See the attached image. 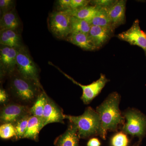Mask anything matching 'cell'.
Returning <instances> with one entry per match:
<instances>
[{"instance_id":"6da1fadb","label":"cell","mask_w":146,"mask_h":146,"mask_svg":"<svg viewBox=\"0 0 146 146\" xmlns=\"http://www.w3.org/2000/svg\"><path fill=\"white\" fill-rule=\"evenodd\" d=\"M119 94L112 93L97 108L101 121L100 134L104 139L108 131L116 130L119 125L123 122L119 108Z\"/></svg>"},{"instance_id":"7a4b0ae2","label":"cell","mask_w":146,"mask_h":146,"mask_svg":"<svg viewBox=\"0 0 146 146\" xmlns=\"http://www.w3.org/2000/svg\"><path fill=\"white\" fill-rule=\"evenodd\" d=\"M65 119L74 125L78 129L79 138H85L99 134L100 119L98 113L91 107L86 108L82 115L79 116L65 115Z\"/></svg>"},{"instance_id":"3957f363","label":"cell","mask_w":146,"mask_h":146,"mask_svg":"<svg viewBox=\"0 0 146 146\" xmlns=\"http://www.w3.org/2000/svg\"><path fill=\"white\" fill-rule=\"evenodd\" d=\"M10 87L11 93L19 101L30 103L36 100L39 94V88L41 86L18 73L11 80Z\"/></svg>"},{"instance_id":"277c9868","label":"cell","mask_w":146,"mask_h":146,"mask_svg":"<svg viewBox=\"0 0 146 146\" xmlns=\"http://www.w3.org/2000/svg\"><path fill=\"white\" fill-rule=\"evenodd\" d=\"M71 17L67 11H57L51 13L48 20L50 31L58 39H67L71 34Z\"/></svg>"},{"instance_id":"5b68a950","label":"cell","mask_w":146,"mask_h":146,"mask_svg":"<svg viewBox=\"0 0 146 146\" xmlns=\"http://www.w3.org/2000/svg\"><path fill=\"white\" fill-rule=\"evenodd\" d=\"M16 61V69L18 73L24 77L34 81L41 86L38 68L28 50L24 46L18 49Z\"/></svg>"},{"instance_id":"8992f818","label":"cell","mask_w":146,"mask_h":146,"mask_svg":"<svg viewBox=\"0 0 146 146\" xmlns=\"http://www.w3.org/2000/svg\"><path fill=\"white\" fill-rule=\"evenodd\" d=\"M127 122L123 127L125 133L142 137L146 133V117L141 112L130 110L124 115Z\"/></svg>"},{"instance_id":"52a82bcc","label":"cell","mask_w":146,"mask_h":146,"mask_svg":"<svg viewBox=\"0 0 146 146\" xmlns=\"http://www.w3.org/2000/svg\"><path fill=\"white\" fill-rule=\"evenodd\" d=\"M117 37L131 45L138 46L143 49L146 57V33L141 30L138 19L134 21L130 28L118 34Z\"/></svg>"},{"instance_id":"ba28073f","label":"cell","mask_w":146,"mask_h":146,"mask_svg":"<svg viewBox=\"0 0 146 146\" xmlns=\"http://www.w3.org/2000/svg\"><path fill=\"white\" fill-rule=\"evenodd\" d=\"M58 70L63 73V74L71 80L73 83L80 86L82 90V95L81 99L85 104H88L95 97L97 96L100 93L102 89L105 86L106 84L108 81L106 77L103 74H101L100 77L96 81L92 82L89 85H84L80 84L77 82L75 81L70 76L63 72L61 70Z\"/></svg>"},{"instance_id":"9c48e42d","label":"cell","mask_w":146,"mask_h":146,"mask_svg":"<svg viewBox=\"0 0 146 146\" xmlns=\"http://www.w3.org/2000/svg\"><path fill=\"white\" fill-rule=\"evenodd\" d=\"M18 50L1 45L0 48V70L1 77L9 75L16 69V58Z\"/></svg>"},{"instance_id":"30bf717a","label":"cell","mask_w":146,"mask_h":146,"mask_svg":"<svg viewBox=\"0 0 146 146\" xmlns=\"http://www.w3.org/2000/svg\"><path fill=\"white\" fill-rule=\"evenodd\" d=\"M31 115L27 106L17 104H10L4 106L1 112V122L14 125L19 120L27 115Z\"/></svg>"},{"instance_id":"8fae6325","label":"cell","mask_w":146,"mask_h":146,"mask_svg":"<svg viewBox=\"0 0 146 146\" xmlns=\"http://www.w3.org/2000/svg\"><path fill=\"white\" fill-rule=\"evenodd\" d=\"M115 29L112 27L91 25L88 35L96 49H99L112 36Z\"/></svg>"},{"instance_id":"7c38bea8","label":"cell","mask_w":146,"mask_h":146,"mask_svg":"<svg viewBox=\"0 0 146 146\" xmlns=\"http://www.w3.org/2000/svg\"><path fill=\"white\" fill-rule=\"evenodd\" d=\"M43 119L44 126L53 123H64L65 115L60 108L57 106L48 97H47L44 108Z\"/></svg>"},{"instance_id":"4fadbf2b","label":"cell","mask_w":146,"mask_h":146,"mask_svg":"<svg viewBox=\"0 0 146 146\" xmlns=\"http://www.w3.org/2000/svg\"><path fill=\"white\" fill-rule=\"evenodd\" d=\"M126 1L118 0L112 6L107 8L108 13L114 29L125 23Z\"/></svg>"},{"instance_id":"5bb4252c","label":"cell","mask_w":146,"mask_h":146,"mask_svg":"<svg viewBox=\"0 0 146 146\" xmlns=\"http://www.w3.org/2000/svg\"><path fill=\"white\" fill-rule=\"evenodd\" d=\"M0 44L17 50L24 46L21 35L18 31L12 30L0 31Z\"/></svg>"},{"instance_id":"9a60e30c","label":"cell","mask_w":146,"mask_h":146,"mask_svg":"<svg viewBox=\"0 0 146 146\" xmlns=\"http://www.w3.org/2000/svg\"><path fill=\"white\" fill-rule=\"evenodd\" d=\"M78 129L74 125L71 123L67 130L56 139V146H79Z\"/></svg>"},{"instance_id":"2e32d148","label":"cell","mask_w":146,"mask_h":146,"mask_svg":"<svg viewBox=\"0 0 146 146\" xmlns=\"http://www.w3.org/2000/svg\"><path fill=\"white\" fill-rule=\"evenodd\" d=\"M21 22L15 9L4 13L0 21V29L1 30H12L18 31L21 26Z\"/></svg>"},{"instance_id":"e0dca14e","label":"cell","mask_w":146,"mask_h":146,"mask_svg":"<svg viewBox=\"0 0 146 146\" xmlns=\"http://www.w3.org/2000/svg\"><path fill=\"white\" fill-rule=\"evenodd\" d=\"M44 127L43 118L31 115L29 119L26 131L23 138L36 140L39 132Z\"/></svg>"},{"instance_id":"ac0fdd59","label":"cell","mask_w":146,"mask_h":146,"mask_svg":"<svg viewBox=\"0 0 146 146\" xmlns=\"http://www.w3.org/2000/svg\"><path fill=\"white\" fill-rule=\"evenodd\" d=\"M65 40L85 50L93 51L97 50L91 42L88 34L73 33L70 35Z\"/></svg>"},{"instance_id":"d6986e66","label":"cell","mask_w":146,"mask_h":146,"mask_svg":"<svg viewBox=\"0 0 146 146\" xmlns=\"http://www.w3.org/2000/svg\"><path fill=\"white\" fill-rule=\"evenodd\" d=\"M100 7L96 6H87L84 7L75 9H69L66 11L72 16L88 21L93 17L98 11Z\"/></svg>"},{"instance_id":"ffe728a7","label":"cell","mask_w":146,"mask_h":146,"mask_svg":"<svg viewBox=\"0 0 146 146\" xmlns=\"http://www.w3.org/2000/svg\"><path fill=\"white\" fill-rule=\"evenodd\" d=\"M88 22L91 25L113 27L108 13L107 8L100 7L96 14Z\"/></svg>"},{"instance_id":"44dd1931","label":"cell","mask_w":146,"mask_h":146,"mask_svg":"<svg viewBox=\"0 0 146 146\" xmlns=\"http://www.w3.org/2000/svg\"><path fill=\"white\" fill-rule=\"evenodd\" d=\"M91 26L88 21L74 16L71 17V34L81 33L88 34Z\"/></svg>"},{"instance_id":"7402d4cb","label":"cell","mask_w":146,"mask_h":146,"mask_svg":"<svg viewBox=\"0 0 146 146\" xmlns=\"http://www.w3.org/2000/svg\"><path fill=\"white\" fill-rule=\"evenodd\" d=\"M47 97L48 96L44 91L39 93L33 106L30 108L31 115L39 117H43Z\"/></svg>"},{"instance_id":"603a6c76","label":"cell","mask_w":146,"mask_h":146,"mask_svg":"<svg viewBox=\"0 0 146 146\" xmlns=\"http://www.w3.org/2000/svg\"><path fill=\"white\" fill-rule=\"evenodd\" d=\"M31 115H27L19 120L14 125L16 130V138H22L26 131L28 124Z\"/></svg>"},{"instance_id":"cb8c5ba5","label":"cell","mask_w":146,"mask_h":146,"mask_svg":"<svg viewBox=\"0 0 146 146\" xmlns=\"http://www.w3.org/2000/svg\"><path fill=\"white\" fill-rule=\"evenodd\" d=\"M16 136V130L13 125L4 123L0 127V137L2 139H7Z\"/></svg>"},{"instance_id":"d4e9b609","label":"cell","mask_w":146,"mask_h":146,"mask_svg":"<svg viewBox=\"0 0 146 146\" xmlns=\"http://www.w3.org/2000/svg\"><path fill=\"white\" fill-rule=\"evenodd\" d=\"M128 143L127 136L123 132L115 134L111 140L112 146H127Z\"/></svg>"},{"instance_id":"484cf974","label":"cell","mask_w":146,"mask_h":146,"mask_svg":"<svg viewBox=\"0 0 146 146\" xmlns=\"http://www.w3.org/2000/svg\"><path fill=\"white\" fill-rule=\"evenodd\" d=\"M15 7V1L13 0H1L0 1V10L1 13H4L13 10Z\"/></svg>"},{"instance_id":"4316f807","label":"cell","mask_w":146,"mask_h":146,"mask_svg":"<svg viewBox=\"0 0 146 146\" xmlns=\"http://www.w3.org/2000/svg\"><path fill=\"white\" fill-rule=\"evenodd\" d=\"M117 1L115 0H94L91 1L90 3L92 5L103 8H108L114 5Z\"/></svg>"},{"instance_id":"83f0119b","label":"cell","mask_w":146,"mask_h":146,"mask_svg":"<svg viewBox=\"0 0 146 146\" xmlns=\"http://www.w3.org/2000/svg\"><path fill=\"white\" fill-rule=\"evenodd\" d=\"M89 0H71L70 9H75L88 6L91 3Z\"/></svg>"},{"instance_id":"f1b7e54d","label":"cell","mask_w":146,"mask_h":146,"mask_svg":"<svg viewBox=\"0 0 146 146\" xmlns=\"http://www.w3.org/2000/svg\"><path fill=\"white\" fill-rule=\"evenodd\" d=\"M71 0H58L57 1L58 11H66L70 9Z\"/></svg>"},{"instance_id":"f546056e","label":"cell","mask_w":146,"mask_h":146,"mask_svg":"<svg viewBox=\"0 0 146 146\" xmlns=\"http://www.w3.org/2000/svg\"><path fill=\"white\" fill-rule=\"evenodd\" d=\"M8 100V95L3 89L0 90V102L1 104L4 103Z\"/></svg>"},{"instance_id":"4dcf8cb0","label":"cell","mask_w":146,"mask_h":146,"mask_svg":"<svg viewBox=\"0 0 146 146\" xmlns=\"http://www.w3.org/2000/svg\"><path fill=\"white\" fill-rule=\"evenodd\" d=\"M100 142L96 138L90 139L87 143V146H100Z\"/></svg>"}]
</instances>
